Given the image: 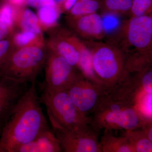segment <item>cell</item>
I'll list each match as a JSON object with an SVG mask.
<instances>
[{
    "mask_svg": "<svg viewBox=\"0 0 152 152\" xmlns=\"http://www.w3.org/2000/svg\"><path fill=\"white\" fill-rule=\"evenodd\" d=\"M84 42L91 54L93 70L98 83L110 91L124 77L126 54L110 42Z\"/></svg>",
    "mask_w": 152,
    "mask_h": 152,
    "instance_id": "obj_3",
    "label": "cell"
},
{
    "mask_svg": "<svg viewBox=\"0 0 152 152\" xmlns=\"http://www.w3.org/2000/svg\"><path fill=\"white\" fill-rule=\"evenodd\" d=\"M90 118L91 126L97 132L132 131L146 125L134 103L113 91L102 97Z\"/></svg>",
    "mask_w": 152,
    "mask_h": 152,
    "instance_id": "obj_2",
    "label": "cell"
},
{
    "mask_svg": "<svg viewBox=\"0 0 152 152\" xmlns=\"http://www.w3.org/2000/svg\"><path fill=\"white\" fill-rule=\"evenodd\" d=\"M12 34L0 41V69L16 48L13 41Z\"/></svg>",
    "mask_w": 152,
    "mask_h": 152,
    "instance_id": "obj_25",
    "label": "cell"
},
{
    "mask_svg": "<svg viewBox=\"0 0 152 152\" xmlns=\"http://www.w3.org/2000/svg\"><path fill=\"white\" fill-rule=\"evenodd\" d=\"M152 13V0H132L129 17Z\"/></svg>",
    "mask_w": 152,
    "mask_h": 152,
    "instance_id": "obj_24",
    "label": "cell"
},
{
    "mask_svg": "<svg viewBox=\"0 0 152 152\" xmlns=\"http://www.w3.org/2000/svg\"><path fill=\"white\" fill-rule=\"evenodd\" d=\"M52 130L59 141L63 152H101L98 132L91 126L85 130L74 131L61 125L47 110Z\"/></svg>",
    "mask_w": 152,
    "mask_h": 152,
    "instance_id": "obj_7",
    "label": "cell"
},
{
    "mask_svg": "<svg viewBox=\"0 0 152 152\" xmlns=\"http://www.w3.org/2000/svg\"><path fill=\"white\" fill-rule=\"evenodd\" d=\"M47 42L49 50L64 57L79 70L80 56L75 42V35L70 31L63 28L52 29Z\"/></svg>",
    "mask_w": 152,
    "mask_h": 152,
    "instance_id": "obj_12",
    "label": "cell"
},
{
    "mask_svg": "<svg viewBox=\"0 0 152 152\" xmlns=\"http://www.w3.org/2000/svg\"><path fill=\"white\" fill-rule=\"evenodd\" d=\"M77 1V0H65L64 4L61 7L62 12L68 13L73 7Z\"/></svg>",
    "mask_w": 152,
    "mask_h": 152,
    "instance_id": "obj_28",
    "label": "cell"
},
{
    "mask_svg": "<svg viewBox=\"0 0 152 152\" xmlns=\"http://www.w3.org/2000/svg\"><path fill=\"white\" fill-rule=\"evenodd\" d=\"M45 48V45L15 48L0 69V75L17 80L36 83L48 56Z\"/></svg>",
    "mask_w": 152,
    "mask_h": 152,
    "instance_id": "obj_4",
    "label": "cell"
},
{
    "mask_svg": "<svg viewBox=\"0 0 152 152\" xmlns=\"http://www.w3.org/2000/svg\"><path fill=\"white\" fill-rule=\"evenodd\" d=\"M12 39L16 48L45 45L43 36L31 31H21L13 33Z\"/></svg>",
    "mask_w": 152,
    "mask_h": 152,
    "instance_id": "obj_21",
    "label": "cell"
},
{
    "mask_svg": "<svg viewBox=\"0 0 152 152\" xmlns=\"http://www.w3.org/2000/svg\"><path fill=\"white\" fill-rule=\"evenodd\" d=\"M15 25L22 31H31L43 36L37 15L30 9L24 7H17Z\"/></svg>",
    "mask_w": 152,
    "mask_h": 152,
    "instance_id": "obj_15",
    "label": "cell"
},
{
    "mask_svg": "<svg viewBox=\"0 0 152 152\" xmlns=\"http://www.w3.org/2000/svg\"><path fill=\"white\" fill-rule=\"evenodd\" d=\"M62 12L58 5L45 6L38 9L37 16L42 29L50 30L56 27Z\"/></svg>",
    "mask_w": 152,
    "mask_h": 152,
    "instance_id": "obj_17",
    "label": "cell"
},
{
    "mask_svg": "<svg viewBox=\"0 0 152 152\" xmlns=\"http://www.w3.org/2000/svg\"><path fill=\"white\" fill-rule=\"evenodd\" d=\"M126 75L135 86L152 94V67L151 64L138 72H127Z\"/></svg>",
    "mask_w": 152,
    "mask_h": 152,
    "instance_id": "obj_19",
    "label": "cell"
},
{
    "mask_svg": "<svg viewBox=\"0 0 152 152\" xmlns=\"http://www.w3.org/2000/svg\"><path fill=\"white\" fill-rule=\"evenodd\" d=\"M41 102L58 121L69 129L85 130L91 126L90 117L79 110L66 91L50 92L42 90Z\"/></svg>",
    "mask_w": 152,
    "mask_h": 152,
    "instance_id": "obj_6",
    "label": "cell"
},
{
    "mask_svg": "<svg viewBox=\"0 0 152 152\" xmlns=\"http://www.w3.org/2000/svg\"><path fill=\"white\" fill-rule=\"evenodd\" d=\"M26 5L39 9L45 6H56L58 5L54 0H27Z\"/></svg>",
    "mask_w": 152,
    "mask_h": 152,
    "instance_id": "obj_26",
    "label": "cell"
},
{
    "mask_svg": "<svg viewBox=\"0 0 152 152\" xmlns=\"http://www.w3.org/2000/svg\"><path fill=\"white\" fill-rule=\"evenodd\" d=\"M74 104L85 115L92 113L107 91L81 73L66 90Z\"/></svg>",
    "mask_w": 152,
    "mask_h": 152,
    "instance_id": "obj_9",
    "label": "cell"
},
{
    "mask_svg": "<svg viewBox=\"0 0 152 152\" xmlns=\"http://www.w3.org/2000/svg\"><path fill=\"white\" fill-rule=\"evenodd\" d=\"M27 0H4V1L7 2L14 7H20L26 5Z\"/></svg>",
    "mask_w": 152,
    "mask_h": 152,
    "instance_id": "obj_30",
    "label": "cell"
},
{
    "mask_svg": "<svg viewBox=\"0 0 152 152\" xmlns=\"http://www.w3.org/2000/svg\"><path fill=\"white\" fill-rule=\"evenodd\" d=\"M55 2L58 5L60 6V7H61L63 4H64L65 0H54Z\"/></svg>",
    "mask_w": 152,
    "mask_h": 152,
    "instance_id": "obj_32",
    "label": "cell"
},
{
    "mask_svg": "<svg viewBox=\"0 0 152 152\" xmlns=\"http://www.w3.org/2000/svg\"><path fill=\"white\" fill-rule=\"evenodd\" d=\"M143 130L148 138L152 142V122L144 126Z\"/></svg>",
    "mask_w": 152,
    "mask_h": 152,
    "instance_id": "obj_29",
    "label": "cell"
},
{
    "mask_svg": "<svg viewBox=\"0 0 152 152\" xmlns=\"http://www.w3.org/2000/svg\"><path fill=\"white\" fill-rule=\"evenodd\" d=\"M99 142L102 152H134L126 136L115 137L112 134L111 131L104 130Z\"/></svg>",
    "mask_w": 152,
    "mask_h": 152,
    "instance_id": "obj_16",
    "label": "cell"
},
{
    "mask_svg": "<svg viewBox=\"0 0 152 152\" xmlns=\"http://www.w3.org/2000/svg\"><path fill=\"white\" fill-rule=\"evenodd\" d=\"M36 83L20 99L4 127L1 137L2 152H15L23 145L50 129L44 115Z\"/></svg>",
    "mask_w": 152,
    "mask_h": 152,
    "instance_id": "obj_1",
    "label": "cell"
},
{
    "mask_svg": "<svg viewBox=\"0 0 152 152\" xmlns=\"http://www.w3.org/2000/svg\"><path fill=\"white\" fill-rule=\"evenodd\" d=\"M131 100L146 123L152 122V94L134 87L129 93ZM145 125V126H146Z\"/></svg>",
    "mask_w": 152,
    "mask_h": 152,
    "instance_id": "obj_14",
    "label": "cell"
},
{
    "mask_svg": "<svg viewBox=\"0 0 152 152\" xmlns=\"http://www.w3.org/2000/svg\"><path fill=\"white\" fill-rule=\"evenodd\" d=\"M100 0H77L68 12L72 16H80L94 13L100 9Z\"/></svg>",
    "mask_w": 152,
    "mask_h": 152,
    "instance_id": "obj_22",
    "label": "cell"
},
{
    "mask_svg": "<svg viewBox=\"0 0 152 152\" xmlns=\"http://www.w3.org/2000/svg\"><path fill=\"white\" fill-rule=\"evenodd\" d=\"M144 52L145 53L146 55H147L150 64H151L152 67V49H150V50Z\"/></svg>",
    "mask_w": 152,
    "mask_h": 152,
    "instance_id": "obj_31",
    "label": "cell"
},
{
    "mask_svg": "<svg viewBox=\"0 0 152 152\" xmlns=\"http://www.w3.org/2000/svg\"><path fill=\"white\" fill-rule=\"evenodd\" d=\"M138 129L126 131L125 135L134 152H152V142L145 134L143 129Z\"/></svg>",
    "mask_w": 152,
    "mask_h": 152,
    "instance_id": "obj_18",
    "label": "cell"
},
{
    "mask_svg": "<svg viewBox=\"0 0 152 152\" xmlns=\"http://www.w3.org/2000/svg\"><path fill=\"white\" fill-rule=\"evenodd\" d=\"M29 88L28 83L0 75V126L4 127L16 105Z\"/></svg>",
    "mask_w": 152,
    "mask_h": 152,
    "instance_id": "obj_11",
    "label": "cell"
},
{
    "mask_svg": "<svg viewBox=\"0 0 152 152\" xmlns=\"http://www.w3.org/2000/svg\"><path fill=\"white\" fill-rule=\"evenodd\" d=\"M59 141L52 129L43 132L32 141L19 147L15 152H62Z\"/></svg>",
    "mask_w": 152,
    "mask_h": 152,
    "instance_id": "obj_13",
    "label": "cell"
},
{
    "mask_svg": "<svg viewBox=\"0 0 152 152\" xmlns=\"http://www.w3.org/2000/svg\"><path fill=\"white\" fill-rule=\"evenodd\" d=\"M3 128L2 127L0 126V152H2V151L1 145V135L2 132Z\"/></svg>",
    "mask_w": 152,
    "mask_h": 152,
    "instance_id": "obj_33",
    "label": "cell"
},
{
    "mask_svg": "<svg viewBox=\"0 0 152 152\" xmlns=\"http://www.w3.org/2000/svg\"><path fill=\"white\" fill-rule=\"evenodd\" d=\"M66 21L71 31L83 40L101 41L105 37L103 20L97 12L80 16L67 15Z\"/></svg>",
    "mask_w": 152,
    "mask_h": 152,
    "instance_id": "obj_10",
    "label": "cell"
},
{
    "mask_svg": "<svg viewBox=\"0 0 152 152\" xmlns=\"http://www.w3.org/2000/svg\"><path fill=\"white\" fill-rule=\"evenodd\" d=\"M109 42L126 53L145 52L152 47V13L129 17Z\"/></svg>",
    "mask_w": 152,
    "mask_h": 152,
    "instance_id": "obj_5",
    "label": "cell"
},
{
    "mask_svg": "<svg viewBox=\"0 0 152 152\" xmlns=\"http://www.w3.org/2000/svg\"><path fill=\"white\" fill-rule=\"evenodd\" d=\"M151 49H152V47L151 48Z\"/></svg>",
    "mask_w": 152,
    "mask_h": 152,
    "instance_id": "obj_34",
    "label": "cell"
},
{
    "mask_svg": "<svg viewBox=\"0 0 152 152\" xmlns=\"http://www.w3.org/2000/svg\"></svg>",
    "mask_w": 152,
    "mask_h": 152,
    "instance_id": "obj_35",
    "label": "cell"
},
{
    "mask_svg": "<svg viewBox=\"0 0 152 152\" xmlns=\"http://www.w3.org/2000/svg\"><path fill=\"white\" fill-rule=\"evenodd\" d=\"M17 7H14L7 2L4 1L0 5V22L13 31Z\"/></svg>",
    "mask_w": 152,
    "mask_h": 152,
    "instance_id": "obj_23",
    "label": "cell"
},
{
    "mask_svg": "<svg viewBox=\"0 0 152 152\" xmlns=\"http://www.w3.org/2000/svg\"><path fill=\"white\" fill-rule=\"evenodd\" d=\"M13 32L7 26L0 22V41L7 37Z\"/></svg>",
    "mask_w": 152,
    "mask_h": 152,
    "instance_id": "obj_27",
    "label": "cell"
},
{
    "mask_svg": "<svg viewBox=\"0 0 152 152\" xmlns=\"http://www.w3.org/2000/svg\"><path fill=\"white\" fill-rule=\"evenodd\" d=\"M132 0H101L100 9L106 14L129 15Z\"/></svg>",
    "mask_w": 152,
    "mask_h": 152,
    "instance_id": "obj_20",
    "label": "cell"
},
{
    "mask_svg": "<svg viewBox=\"0 0 152 152\" xmlns=\"http://www.w3.org/2000/svg\"><path fill=\"white\" fill-rule=\"evenodd\" d=\"M44 66L45 80L42 88L50 92L66 91L81 73L64 57L50 50Z\"/></svg>",
    "mask_w": 152,
    "mask_h": 152,
    "instance_id": "obj_8",
    "label": "cell"
}]
</instances>
